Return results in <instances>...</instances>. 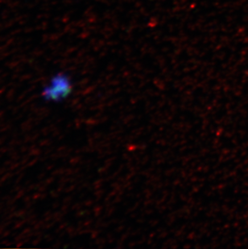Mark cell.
Here are the masks:
<instances>
[{
    "mask_svg": "<svg viewBox=\"0 0 248 249\" xmlns=\"http://www.w3.org/2000/svg\"><path fill=\"white\" fill-rule=\"evenodd\" d=\"M72 90L70 78L66 74H57L54 76L50 84L43 90L44 99L50 102H60L66 99Z\"/></svg>",
    "mask_w": 248,
    "mask_h": 249,
    "instance_id": "obj_1",
    "label": "cell"
}]
</instances>
